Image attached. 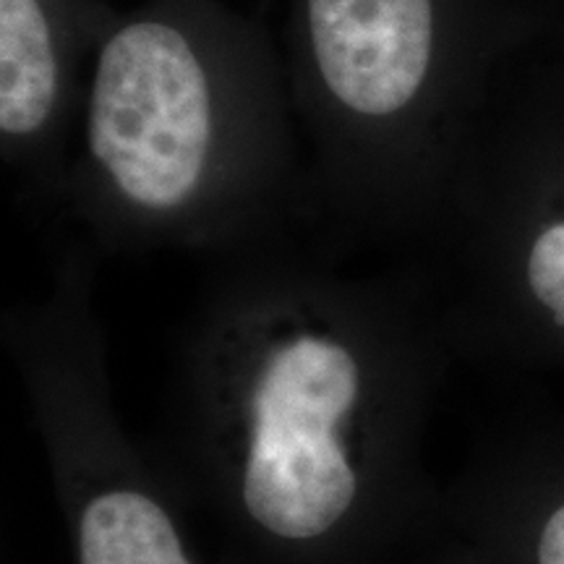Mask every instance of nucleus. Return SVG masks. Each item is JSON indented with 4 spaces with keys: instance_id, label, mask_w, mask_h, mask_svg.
Listing matches in <instances>:
<instances>
[{
    "instance_id": "obj_9",
    "label": "nucleus",
    "mask_w": 564,
    "mask_h": 564,
    "mask_svg": "<svg viewBox=\"0 0 564 564\" xmlns=\"http://www.w3.org/2000/svg\"><path fill=\"white\" fill-rule=\"evenodd\" d=\"M549 6V11H552V24H554V32L556 37L564 42V0H544Z\"/></svg>"
},
{
    "instance_id": "obj_2",
    "label": "nucleus",
    "mask_w": 564,
    "mask_h": 564,
    "mask_svg": "<svg viewBox=\"0 0 564 564\" xmlns=\"http://www.w3.org/2000/svg\"><path fill=\"white\" fill-rule=\"evenodd\" d=\"M282 53L223 0L112 11L51 207L105 253L209 259L308 232Z\"/></svg>"
},
{
    "instance_id": "obj_5",
    "label": "nucleus",
    "mask_w": 564,
    "mask_h": 564,
    "mask_svg": "<svg viewBox=\"0 0 564 564\" xmlns=\"http://www.w3.org/2000/svg\"><path fill=\"white\" fill-rule=\"evenodd\" d=\"M97 259L84 241L63 238L45 291L3 314V343L45 447L74 564H220L202 552L171 478L118 415Z\"/></svg>"
},
{
    "instance_id": "obj_4",
    "label": "nucleus",
    "mask_w": 564,
    "mask_h": 564,
    "mask_svg": "<svg viewBox=\"0 0 564 564\" xmlns=\"http://www.w3.org/2000/svg\"><path fill=\"white\" fill-rule=\"evenodd\" d=\"M400 262L455 361L564 379V42L502 70Z\"/></svg>"
},
{
    "instance_id": "obj_7",
    "label": "nucleus",
    "mask_w": 564,
    "mask_h": 564,
    "mask_svg": "<svg viewBox=\"0 0 564 564\" xmlns=\"http://www.w3.org/2000/svg\"><path fill=\"white\" fill-rule=\"evenodd\" d=\"M444 531L478 564H564V405L523 408L478 436L444 484Z\"/></svg>"
},
{
    "instance_id": "obj_8",
    "label": "nucleus",
    "mask_w": 564,
    "mask_h": 564,
    "mask_svg": "<svg viewBox=\"0 0 564 564\" xmlns=\"http://www.w3.org/2000/svg\"><path fill=\"white\" fill-rule=\"evenodd\" d=\"M403 564H478V560L470 554V549L460 544L455 535L444 531L440 539L429 541L426 546H421L411 560Z\"/></svg>"
},
{
    "instance_id": "obj_6",
    "label": "nucleus",
    "mask_w": 564,
    "mask_h": 564,
    "mask_svg": "<svg viewBox=\"0 0 564 564\" xmlns=\"http://www.w3.org/2000/svg\"><path fill=\"white\" fill-rule=\"evenodd\" d=\"M110 17L105 0H0V154L34 207L58 188Z\"/></svg>"
},
{
    "instance_id": "obj_1",
    "label": "nucleus",
    "mask_w": 564,
    "mask_h": 564,
    "mask_svg": "<svg viewBox=\"0 0 564 564\" xmlns=\"http://www.w3.org/2000/svg\"><path fill=\"white\" fill-rule=\"evenodd\" d=\"M308 232L212 259L181 329L160 468L220 564H403L444 533L423 444L453 369L411 264Z\"/></svg>"
},
{
    "instance_id": "obj_3",
    "label": "nucleus",
    "mask_w": 564,
    "mask_h": 564,
    "mask_svg": "<svg viewBox=\"0 0 564 564\" xmlns=\"http://www.w3.org/2000/svg\"><path fill=\"white\" fill-rule=\"evenodd\" d=\"M549 32L544 0H288L308 236L403 257L486 95Z\"/></svg>"
}]
</instances>
